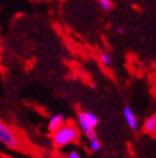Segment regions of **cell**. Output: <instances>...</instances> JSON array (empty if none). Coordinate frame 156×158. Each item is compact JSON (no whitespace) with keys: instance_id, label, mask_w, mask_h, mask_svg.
I'll return each mask as SVG.
<instances>
[{"instance_id":"obj_2","label":"cell","mask_w":156,"mask_h":158,"mask_svg":"<svg viewBox=\"0 0 156 158\" xmlns=\"http://www.w3.org/2000/svg\"><path fill=\"white\" fill-rule=\"evenodd\" d=\"M0 143L11 150H21L26 145L24 138L18 131L1 119H0Z\"/></svg>"},{"instance_id":"obj_8","label":"cell","mask_w":156,"mask_h":158,"mask_svg":"<svg viewBox=\"0 0 156 158\" xmlns=\"http://www.w3.org/2000/svg\"><path fill=\"white\" fill-rule=\"evenodd\" d=\"M88 148L92 150V152H98L102 149V143L98 140V138L93 140H89V143H88Z\"/></svg>"},{"instance_id":"obj_11","label":"cell","mask_w":156,"mask_h":158,"mask_svg":"<svg viewBox=\"0 0 156 158\" xmlns=\"http://www.w3.org/2000/svg\"><path fill=\"white\" fill-rule=\"evenodd\" d=\"M124 31H124V28H122V27H117L116 28V33L119 34V35H123Z\"/></svg>"},{"instance_id":"obj_5","label":"cell","mask_w":156,"mask_h":158,"mask_svg":"<svg viewBox=\"0 0 156 158\" xmlns=\"http://www.w3.org/2000/svg\"><path fill=\"white\" fill-rule=\"evenodd\" d=\"M66 122V119H65V116L63 113H56L54 116L49 119L48 125H47V129L50 134H53L54 131H56L58 128H60L61 126Z\"/></svg>"},{"instance_id":"obj_4","label":"cell","mask_w":156,"mask_h":158,"mask_svg":"<svg viewBox=\"0 0 156 158\" xmlns=\"http://www.w3.org/2000/svg\"><path fill=\"white\" fill-rule=\"evenodd\" d=\"M123 116L125 118V121H126L127 126L132 131H137L138 128H139V122H138V119L136 117L135 112L133 111V109L131 106H125L123 108Z\"/></svg>"},{"instance_id":"obj_1","label":"cell","mask_w":156,"mask_h":158,"mask_svg":"<svg viewBox=\"0 0 156 158\" xmlns=\"http://www.w3.org/2000/svg\"><path fill=\"white\" fill-rule=\"evenodd\" d=\"M80 130L74 122H65L51 134V143L56 148H63L76 143L79 139Z\"/></svg>"},{"instance_id":"obj_3","label":"cell","mask_w":156,"mask_h":158,"mask_svg":"<svg viewBox=\"0 0 156 158\" xmlns=\"http://www.w3.org/2000/svg\"><path fill=\"white\" fill-rule=\"evenodd\" d=\"M77 122L79 129L85 135L90 130H95V128L98 126L99 119L92 111H80V112H78Z\"/></svg>"},{"instance_id":"obj_7","label":"cell","mask_w":156,"mask_h":158,"mask_svg":"<svg viewBox=\"0 0 156 158\" xmlns=\"http://www.w3.org/2000/svg\"><path fill=\"white\" fill-rule=\"evenodd\" d=\"M99 61L105 66H111V63H113V58H111V56L108 53L103 52L102 54L99 55Z\"/></svg>"},{"instance_id":"obj_12","label":"cell","mask_w":156,"mask_h":158,"mask_svg":"<svg viewBox=\"0 0 156 158\" xmlns=\"http://www.w3.org/2000/svg\"><path fill=\"white\" fill-rule=\"evenodd\" d=\"M153 118H154V121H155V125H156V113L153 116Z\"/></svg>"},{"instance_id":"obj_10","label":"cell","mask_w":156,"mask_h":158,"mask_svg":"<svg viewBox=\"0 0 156 158\" xmlns=\"http://www.w3.org/2000/svg\"><path fill=\"white\" fill-rule=\"evenodd\" d=\"M67 158H80V154H79L77 150H70V152H68Z\"/></svg>"},{"instance_id":"obj_9","label":"cell","mask_w":156,"mask_h":158,"mask_svg":"<svg viewBox=\"0 0 156 158\" xmlns=\"http://www.w3.org/2000/svg\"><path fill=\"white\" fill-rule=\"evenodd\" d=\"M97 1H98L99 7H100L103 10L109 11V10L113 9V2H111V0H97Z\"/></svg>"},{"instance_id":"obj_6","label":"cell","mask_w":156,"mask_h":158,"mask_svg":"<svg viewBox=\"0 0 156 158\" xmlns=\"http://www.w3.org/2000/svg\"><path fill=\"white\" fill-rule=\"evenodd\" d=\"M144 130L150 135L156 134V125H155V121H154L153 117L146 119V121H145V123H144Z\"/></svg>"}]
</instances>
